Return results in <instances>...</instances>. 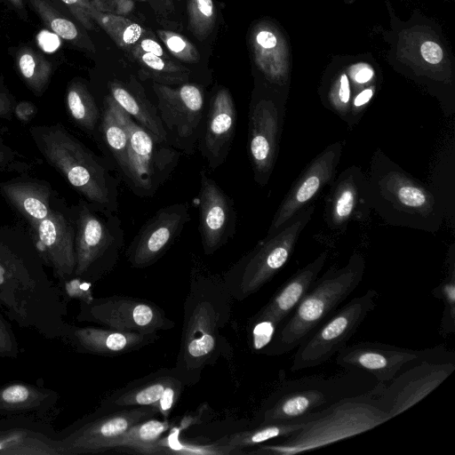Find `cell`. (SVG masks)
<instances>
[{"label":"cell","mask_w":455,"mask_h":455,"mask_svg":"<svg viewBox=\"0 0 455 455\" xmlns=\"http://www.w3.org/2000/svg\"><path fill=\"white\" fill-rule=\"evenodd\" d=\"M29 234L17 226H0V309L19 327L46 339H60L68 323V302Z\"/></svg>","instance_id":"1"},{"label":"cell","mask_w":455,"mask_h":455,"mask_svg":"<svg viewBox=\"0 0 455 455\" xmlns=\"http://www.w3.org/2000/svg\"><path fill=\"white\" fill-rule=\"evenodd\" d=\"M234 298L224 279L196 263L184 302L180 345L173 368L185 385L196 384L204 370L231 356L221 331L231 318Z\"/></svg>","instance_id":"2"},{"label":"cell","mask_w":455,"mask_h":455,"mask_svg":"<svg viewBox=\"0 0 455 455\" xmlns=\"http://www.w3.org/2000/svg\"><path fill=\"white\" fill-rule=\"evenodd\" d=\"M369 198L384 221L436 233L447 216V206L434 188L402 169L380 149L372 155L369 169Z\"/></svg>","instance_id":"3"},{"label":"cell","mask_w":455,"mask_h":455,"mask_svg":"<svg viewBox=\"0 0 455 455\" xmlns=\"http://www.w3.org/2000/svg\"><path fill=\"white\" fill-rule=\"evenodd\" d=\"M36 148L83 199L103 212L119 207L120 178L104 157L97 156L60 123L28 130Z\"/></svg>","instance_id":"4"},{"label":"cell","mask_w":455,"mask_h":455,"mask_svg":"<svg viewBox=\"0 0 455 455\" xmlns=\"http://www.w3.org/2000/svg\"><path fill=\"white\" fill-rule=\"evenodd\" d=\"M384 386L370 373L356 370L329 378L314 375L285 380L264 401L257 420L258 423L301 420L347 399L380 395Z\"/></svg>","instance_id":"5"},{"label":"cell","mask_w":455,"mask_h":455,"mask_svg":"<svg viewBox=\"0 0 455 455\" xmlns=\"http://www.w3.org/2000/svg\"><path fill=\"white\" fill-rule=\"evenodd\" d=\"M379 395L342 401L307 421L292 435L246 451L257 455H294L315 450L367 432L390 419Z\"/></svg>","instance_id":"6"},{"label":"cell","mask_w":455,"mask_h":455,"mask_svg":"<svg viewBox=\"0 0 455 455\" xmlns=\"http://www.w3.org/2000/svg\"><path fill=\"white\" fill-rule=\"evenodd\" d=\"M365 260L357 251L341 267H330L318 276L263 352L281 355L295 349L348 298L363 278Z\"/></svg>","instance_id":"7"},{"label":"cell","mask_w":455,"mask_h":455,"mask_svg":"<svg viewBox=\"0 0 455 455\" xmlns=\"http://www.w3.org/2000/svg\"><path fill=\"white\" fill-rule=\"evenodd\" d=\"M394 28L393 38L395 62L400 72L411 77L436 97L446 116L454 111V70L449 52L441 36L427 22L409 20L404 26Z\"/></svg>","instance_id":"8"},{"label":"cell","mask_w":455,"mask_h":455,"mask_svg":"<svg viewBox=\"0 0 455 455\" xmlns=\"http://www.w3.org/2000/svg\"><path fill=\"white\" fill-rule=\"evenodd\" d=\"M314 211L312 204L303 208L275 233L259 241L222 275L234 299L243 300L256 293L286 265Z\"/></svg>","instance_id":"9"},{"label":"cell","mask_w":455,"mask_h":455,"mask_svg":"<svg viewBox=\"0 0 455 455\" xmlns=\"http://www.w3.org/2000/svg\"><path fill=\"white\" fill-rule=\"evenodd\" d=\"M76 206L75 277L92 283L115 267L124 231L116 212H103L83 198Z\"/></svg>","instance_id":"10"},{"label":"cell","mask_w":455,"mask_h":455,"mask_svg":"<svg viewBox=\"0 0 455 455\" xmlns=\"http://www.w3.org/2000/svg\"><path fill=\"white\" fill-rule=\"evenodd\" d=\"M288 94L262 84L252 93L249 107L247 150L253 178L266 186L279 153Z\"/></svg>","instance_id":"11"},{"label":"cell","mask_w":455,"mask_h":455,"mask_svg":"<svg viewBox=\"0 0 455 455\" xmlns=\"http://www.w3.org/2000/svg\"><path fill=\"white\" fill-rule=\"evenodd\" d=\"M377 297L378 292L370 289L337 308L296 347L291 371L295 372L323 364L347 346L375 308Z\"/></svg>","instance_id":"12"},{"label":"cell","mask_w":455,"mask_h":455,"mask_svg":"<svg viewBox=\"0 0 455 455\" xmlns=\"http://www.w3.org/2000/svg\"><path fill=\"white\" fill-rule=\"evenodd\" d=\"M127 168L122 180L139 197H152L177 167L181 152L127 117Z\"/></svg>","instance_id":"13"},{"label":"cell","mask_w":455,"mask_h":455,"mask_svg":"<svg viewBox=\"0 0 455 455\" xmlns=\"http://www.w3.org/2000/svg\"><path fill=\"white\" fill-rule=\"evenodd\" d=\"M152 89L167 142L181 153L193 155L206 113L203 86L188 82L172 87L153 82Z\"/></svg>","instance_id":"14"},{"label":"cell","mask_w":455,"mask_h":455,"mask_svg":"<svg viewBox=\"0 0 455 455\" xmlns=\"http://www.w3.org/2000/svg\"><path fill=\"white\" fill-rule=\"evenodd\" d=\"M79 322H89L120 331L157 333L175 323L157 305L143 299L113 295L79 302Z\"/></svg>","instance_id":"15"},{"label":"cell","mask_w":455,"mask_h":455,"mask_svg":"<svg viewBox=\"0 0 455 455\" xmlns=\"http://www.w3.org/2000/svg\"><path fill=\"white\" fill-rule=\"evenodd\" d=\"M327 258L328 252L324 251L298 269L249 320V342L253 351L263 354L276 331L319 276Z\"/></svg>","instance_id":"16"},{"label":"cell","mask_w":455,"mask_h":455,"mask_svg":"<svg viewBox=\"0 0 455 455\" xmlns=\"http://www.w3.org/2000/svg\"><path fill=\"white\" fill-rule=\"evenodd\" d=\"M449 357H454V354L443 346L416 350L379 341H362L341 348L335 362L346 371L368 372L379 384L386 385L406 365Z\"/></svg>","instance_id":"17"},{"label":"cell","mask_w":455,"mask_h":455,"mask_svg":"<svg viewBox=\"0 0 455 455\" xmlns=\"http://www.w3.org/2000/svg\"><path fill=\"white\" fill-rule=\"evenodd\" d=\"M76 206L59 197L45 219L29 226V234L45 267L58 283L75 277Z\"/></svg>","instance_id":"18"},{"label":"cell","mask_w":455,"mask_h":455,"mask_svg":"<svg viewBox=\"0 0 455 455\" xmlns=\"http://www.w3.org/2000/svg\"><path fill=\"white\" fill-rule=\"evenodd\" d=\"M158 413L154 406L96 411L57 434L60 455L100 453L103 446L132 426Z\"/></svg>","instance_id":"19"},{"label":"cell","mask_w":455,"mask_h":455,"mask_svg":"<svg viewBox=\"0 0 455 455\" xmlns=\"http://www.w3.org/2000/svg\"><path fill=\"white\" fill-rule=\"evenodd\" d=\"M455 370L454 357L417 362L386 384L379 399L390 419L434 391Z\"/></svg>","instance_id":"20"},{"label":"cell","mask_w":455,"mask_h":455,"mask_svg":"<svg viewBox=\"0 0 455 455\" xmlns=\"http://www.w3.org/2000/svg\"><path fill=\"white\" fill-rule=\"evenodd\" d=\"M188 202L158 209L140 228L125 251L130 265L144 268L156 263L181 234L190 220Z\"/></svg>","instance_id":"21"},{"label":"cell","mask_w":455,"mask_h":455,"mask_svg":"<svg viewBox=\"0 0 455 455\" xmlns=\"http://www.w3.org/2000/svg\"><path fill=\"white\" fill-rule=\"evenodd\" d=\"M343 144L326 147L306 166L276 209L267 235H273L291 218L307 207L334 179L342 155Z\"/></svg>","instance_id":"22"},{"label":"cell","mask_w":455,"mask_h":455,"mask_svg":"<svg viewBox=\"0 0 455 455\" xmlns=\"http://www.w3.org/2000/svg\"><path fill=\"white\" fill-rule=\"evenodd\" d=\"M199 234L204 253L213 254L235 234L237 213L233 199L208 174L200 171Z\"/></svg>","instance_id":"23"},{"label":"cell","mask_w":455,"mask_h":455,"mask_svg":"<svg viewBox=\"0 0 455 455\" xmlns=\"http://www.w3.org/2000/svg\"><path fill=\"white\" fill-rule=\"evenodd\" d=\"M324 220L333 230H342L352 221L364 222L372 210L367 174L359 166L345 169L331 182Z\"/></svg>","instance_id":"24"},{"label":"cell","mask_w":455,"mask_h":455,"mask_svg":"<svg viewBox=\"0 0 455 455\" xmlns=\"http://www.w3.org/2000/svg\"><path fill=\"white\" fill-rule=\"evenodd\" d=\"M237 123V111L230 92L220 87L206 107L197 150L212 170L222 165L229 154Z\"/></svg>","instance_id":"25"},{"label":"cell","mask_w":455,"mask_h":455,"mask_svg":"<svg viewBox=\"0 0 455 455\" xmlns=\"http://www.w3.org/2000/svg\"><path fill=\"white\" fill-rule=\"evenodd\" d=\"M56 391L24 382L0 386V421H25L50 427L57 415Z\"/></svg>","instance_id":"26"},{"label":"cell","mask_w":455,"mask_h":455,"mask_svg":"<svg viewBox=\"0 0 455 455\" xmlns=\"http://www.w3.org/2000/svg\"><path fill=\"white\" fill-rule=\"evenodd\" d=\"M157 338V333L146 334L106 327L77 326L68 322L60 340L77 353L115 356L140 349L155 342Z\"/></svg>","instance_id":"27"},{"label":"cell","mask_w":455,"mask_h":455,"mask_svg":"<svg viewBox=\"0 0 455 455\" xmlns=\"http://www.w3.org/2000/svg\"><path fill=\"white\" fill-rule=\"evenodd\" d=\"M250 43L254 63L263 84L289 94L291 63L283 36L269 22H259L251 30Z\"/></svg>","instance_id":"28"},{"label":"cell","mask_w":455,"mask_h":455,"mask_svg":"<svg viewBox=\"0 0 455 455\" xmlns=\"http://www.w3.org/2000/svg\"><path fill=\"white\" fill-rule=\"evenodd\" d=\"M0 195L28 227L50 215L59 199L49 182L27 173L0 182Z\"/></svg>","instance_id":"29"},{"label":"cell","mask_w":455,"mask_h":455,"mask_svg":"<svg viewBox=\"0 0 455 455\" xmlns=\"http://www.w3.org/2000/svg\"><path fill=\"white\" fill-rule=\"evenodd\" d=\"M98 104L101 114L93 140L122 180L127 168L128 114L108 94H104Z\"/></svg>","instance_id":"30"},{"label":"cell","mask_w":455,"mask_h":455,"mask_svg":"<svg viewBox=\"0 0 455 455\" xmlns=\"http://www.w3.org/2000/svg\"><path fill=\"white\" fill-rule=\"evenodd\" d=\"M105 94L109 95L140 125L162 141L167 142L156 106L149 100L142 86L134 77H130L126 81L110 79L107 83Z\"/></svg>","instance_id":"31"},{"label":"cell","mask_w":455,"mask_h":455,"mask_svg":"<svg viewBox=\"0 0 455 455\" xmlns=\"http://www.w3.org/2000/svg\"><path fill=\"white\" fill-rule=\"evenodd\" d=\"M176 379L180 378L174 369L157 371L128 384L102 399L97 411H109L138 406L156 408L164 390Z\"/></svg>","instance_id":"32"},{"label":"cell","mask_w":455,"mask_h":455,"mask_svg":"<svg viewBox=\"0 0 455 455\" xmlns=\"http://www.w3.org/2000/svg\"><path fill=\"white\" fill-rule=\"evenodd\" d=\"M66 108L72 123L93 140L101 111L92 91L82 80L74 79L68 83Z\"/></svg>","instance_id":"33"},{"label":"cell","mask_w":455,"mask_h":455,"mask_svg":"<svg viewBox=\"0 0 455 455\" xmlns=\"http://www.w3.org/2000/svg\"><path fill=\"white\" fill-rule=\"evenodd\" d=\"M321 413L297 421L258 423L255 427L249 429L229 435L224 438V441L220 443L235 447L245 454L243 449L254 448L255 446L268 441H275L287 437L300 429L307 421L316 418Z\"/></svg>","instance_id":"34"},{"label":"cell","mask_w":455,"mask_h":455,"mask_svg":"<svg viewBox=\"0 0 455 455\" xmlns=\"http://www.w3.org/2000/svg\"><path fill=\"white\" fill-rule=\"evenodd\" d=\"M130 52L140 68L142 77L165 85H180L189 82L190 70L185 66L134 47Z\"/></svg>","instance_id":"35"},{"label":"cell","mask_w":455,"mask_h":455,"mask_svg":"<svg viewBox=\"0 0 455 455\" xmlns=\"http://www.w3.org/2000/svg\"><path fill=\"white\" fill-rule=\"evenodd\" d=\"M28 2L43 22L55 35L81 50L95 52L90 37L48 0H28Z\"/></svg>","instance_id":"36"},{"label":"cell","mask_w":455,"mask_h":455,"mask_svg":"<svg viewBox=\"0 0 455 455\" xmlns=\"http://www.w3.org/2000/svg\"><path fill=\"white\" fill-rule=\"evenodd\" d=\"M169 427L170 422L167 419L160 420L152 417L142 420L108 442L101 452L112 449H123L128 452L140 453L144 447L162 437Z\"/></svg>","instance_id":"37"},{"label":"cell","mask_w":455,"mask_h":455,"mask_svg":"<svg viewBox=\"0 0 455 455\" xmlns=\"http://www.w3.org/2000/svg\"><path fill=\"white\" fill-rule=\"evenodd\" d=\"M16 66L21 79L28 88L37 97H41L48 88L52 64L39 52L24 46L16 53Z\"/></svg>","instance_id":"38"},{"label":"cell","mask_w":455,"mask_h":455,"mask_svg":"<svg viewBox=\"0 0 455 455\" xmlns=\"http://www.w3.org/2000/svg\"><path fill=\"white\" fill-rule=\"evenodd\" d=\"M323 78L319 95L323 106L346 123L352 100V87L347 69H335Z\"/></svg>","instance_id":"39"},{"label":"cell","mask_w":455,"mask_h":455,"mask_svg":"<svg viewBox=\"0 0 455 455\" xmlns=\"http://www.w3.org/2000/svg\"><path fill=\"white\" fill-rule=\"evenodd\" d=\"M443 304L440 335L447 337L455 332V246L451 244L446 262V271L441 283L431 291Z\"/></svg>","instance_id":"40"},{"label":"cell","mask_w":455,"mask_h":455,"mask_svg":"<svg viewBox=\"0 0 455 455\" xmlns=\"http://www.w3.org/2000/svg\"><path fill=\"white\" fill-rule=\"evenodd\" d=\"M86 12L124 50H130L146 32L139 24L101 12L92 4Z\"/></svg>","instance_id":"41"},{"label":"cell","mask_w":455,"mask_h":455,"mask_svg":"<svg viewBox=\"0 0 455 455\" xmlns=\"http://www.w3.org/2000/svg\"><path fill=\"white\" fill-rule=\"evenodd\" d=\"M140 454H243V452L220 443L211 445L184 443L172 434L148 444L140 451Z\"/></svg>","instance_id":"42"},{"label":"cell","mask_w":455,"mask_h":455,"mask_svg":"<svg viewBox=\"0 0 455 455\" xmlns=\"http://www.w3.org/2000/svg\"><path fill=\"white\" fill-rule=\"evenodd\" d=\"M188 28L198 40L212 32L216 24V8L212 0H188Z\"/></svg>","instance_id":"43"},{"label":"cell","mask_w":455,"mask_h":455,"mask_svg":"<svg viewBox=\"0 0 455 455\" xmlns=\"http://www.w3.org/2000/svg\"><path fill=\"white\" fill-rule=\"evenodd\" d=\"M157 34L167 49L176 57L186 63H197L200 55L196 48L183 36L169 30H158Z\"/></svg>","instance_id":"44"},{"label":"cell","mask_w":455,"mask_h":455,"mask_svg":"<svg viewBox=\"0 0 455 455\" xmlns=\"http://www.w3.org/2000/svg\"><path fill=\"white\" fill-rule=\"evenodd\" d=\"M27 160L26 156L6 144L0 137V172L28 173L31 165Z\"/></svg>","instance_id":"45"},{"label":"cell","mask_w":455,"mask_h":455,"mask_svg":"<svg viewBox=\"0 0 455 455\" xmlns=\"http://www.w3.org/2000/svg\"><path fill=\"white\" fill-rule=\"evenodd\" d=\"M347 71L351 83L352 97L365 87L378 84L375 69L368 63L352 64L347 67Z\"/></svg>","instance_id":"46"},{"label":"cell","mask_w":455,"mask_h":455,"mask_svg":"<svg viewBox=\"0 0 455 455\" xmlns=\"http://www.w3.org/2000/svg\"><path fill=\"white\" fill-rule=\"evenodd\" d=\"M22 349L5 315L0 309V357L16 358Z\"/></svg>","instance_id":"47"},{"label":"cell","mask_w":455,"mask_h":455,"mask_svg":"<svg viewBox=\"0 0 455 455\" xmlns=\"http://www.w3.org/2000/svg\"><path fill=\"white\" fill-rule=\"evenodd\" d=\"M184 386L185 384L180 379H176L164 390L156 404L157 411L164 417V419H167L169 417L173 405L182 393Z\"/></svg>","instance_id":"48"},{"label":"cell","mask_w":455,"mask_h":455,"mask_svg":"<svg viewBox=\"0 0 455 455\" xmlns=\"http://www.w3.org/2000/svg\"><path fill=\"white\" fill-rule=\"evenodd\" d=\"M71 14L78 20L84 28L94 29V21L86 12V8L91 4L88 0H61Z\"/></svg>","instance_id":"49"},{"label":"cell","mask_w":455,"mask_h":455,"mask_svg":"<svg viewBox=\"0 0 455 455\" xmlns=\"http://www.w3.org/2000/svg\"><path fill=\"white\" fill-rule=\"evenodd\" d=\"M14 96L0 83V120H11L16 105Z\"/></svg>","instance_id":"50"},{"label":"cell","mask_w":455,"mask_h":455,"mask_svg":"<svg viewBox=\"0 0 455 455\" xmlns=\"http://www.w3.org/2000/svg\"><path fill=\"white\" fill-rule=\"evenodd\" d=\"M37 113V108L36 105L28 100H22L20 102H17L14 110L13 116L23 123L30 122Z\"/></svg>","instance_id":"51"},{"label":"cell","mask_w":455,"mask_h":455,"mask_svg":"<svg viewBox=\"0 0 455 455\" xmlns=\"http://www.w3.org/2000/svg\"><path fill=\"white\" fill-rule=\"evenodd\" d=\"M132 47L158 57L168 58L161 44L148 36H142Z\"/></svg>","instance_id":"52"},{"label":"cell","mask_w":455,"mask_h":455,"mask_svg":"<svg viewBox=\"0 0 455 455\" xmlns=\"http://www.w3.org/2000/svg\"><path fill=\"white\" fill-rule=\"evenodd\" d=\"M10 4L15 9V11L21 16L27 20V12L25 8V4L23 0H7Z\"/></svg>","instance_id":"53"},{"label":"cell","mask_w":455,"mask_h":455,"mask_svg":"<svg viewBox=\"0 0 455 455\" xmlns=\"http://www.w3.org/2000/svg\"><path fill=\"white\" fill-rule=\"evenodd\" d=\"M46 36H41L40 42L44 49L52 50L56 46V40L53 36L45 35Z\"/></svg>","instance_id":"54"},{"label":"cell","mask_w":455,"mask_h":455,"mask_svg":"<svg viewBox=\"0 0 455 455\" xmlns=\"http://www.w3.org/2000/svg\"><path fill=\"white\" fill-rule=\"evenodd\" d=\"M96 9L106 12L107 11V5H108V0H88Z\"/></svg>","instance_id":"55"}]
</instances>
